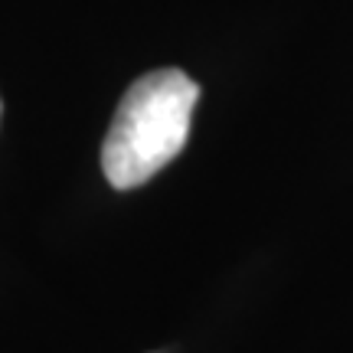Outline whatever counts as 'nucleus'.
Here are the masks:
<instances>
[{"instance_id": "nucleus-1", "label": "nucleus", "mask_w": 353, "mask_h": 353, "mask_svg": "<svg viewBox=\"0 0 353 353\" xmlns=\"http://www.w3.org/2000/svg\"><path fill=\"white\" fill-rule=\"evenodd\" d=\"M200 85L180 69L141 76L121 95L101 141V174L114 190H134L164 170L190 138Z\"/></svg>"}]
</instances>
